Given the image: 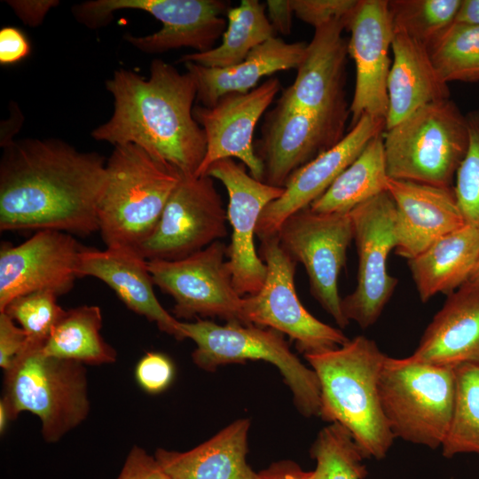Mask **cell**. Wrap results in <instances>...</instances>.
I'll return each instance as SVG.
<instances>
[{"label":"cell","mask_w":479,"mask_h":479,"mask_svg":"<svg viewBox=\"0 0 479 479\" xmlns=\"http://www.w3.org/2000/svg\"><path fill=\"white\" fill-rule=\"evenodd\" d=\"M0 162V230L98 232L106 161L57 138L11 140Z\"/></svg>","instance_id":"cell-1"},{"label":"cell","mask_w":479,"mask_h":479,"mask_svg":"<svg viewBox=\"0 0 479 479\" xmlns=\"http://www.w3.org/2000/svg\"><path fill=\"white\" fill-rule=\"evenodd\" d=\"M106 86L114 98V113L91 131L95 140L114 146L138 145L183 176H196L207 142L193 116L197 86L192 74H181L172 65L155 59L148 79L119 69Z\"/></svg>","instance_id":"cell-2"},{"label":"cell","mask_w":479,"mask_h":479,"mask_svg":"<svg viewBox=\"0 0 479 479\" xmlns=\"http://www.w3.org/2000/svg\"><path fill=\"white\" fill-rule=\"evenodd\" d=\"M304 357L319 381V417L343 426L365 459H384L395 439L380 397L387 356L374 341L358 335L339 348Z\"/></svg>","instance_id":"cell-3"},{"label":"cell","mask_w":479,"mask_h":479,"mask_svg":"<svg viewBox=\"0 0 479 479\" xmlns=\"http://www.w3.org/2000/svg\"><path fill=\"white\" fill-rule=\"evenodd\" d=\"M106 170L98 232L106 247L137 250L156 227L182 174L133 144L115 145Z\"/></svg>","instance_id":"cell-4"},{"label":"cell","mask_w":479,"mask_h":479,"mask_svg":"<svg viewBox=\"0 0 479 479\" xmlns=\"http://www.w3.org/2000/svg\"><path fill=\"white\" fill-rule=\"evenodd\" d=\"M44 344L28 341L4 372L2 397L12 420L22 412L36 415L48 443L60 440L90 412L84 365L45 355Z\"/></svg>","instance_id":"cell-5"},{"label":"cell","mask_w":479,"mask_h":479,"mask_svg":"<svg viewBox=\"0 0 479 479\" xmlns=\"http://www.w3.org/2000/svg\"><path fill=\"white\" fill-rule=\"evenodd\" d=\"M388 176L452 187L468 146L466 116L450 98L428 104L383 134Z\"/></svg>","instance_id":"cell-6"},{"label":"cell","mask_w":479,"mask_h":479,"mask_svg":"<svg viewBox=\"0 0 479 479\" xmlns=\"http://www.w3.org/2000/svg\"><path fill=\"white\" fill-rule=\"evenodd\" d=\"M185 337L196 344L192 361L212 372L217 366L263 360L275 365L289 387L297 410L305 417L319 416L320 386L312 368L290 349L284 334L269 327L240 322L218 325L208 319L181 322Z\"/></svg>","instance_id":"cell-7"},{"label":"cell","mask_w":479,"mask_h":479,"mask_svg":"<svg viewBox=\"0 0 479 479\" xmlns=\"http://www.w3.org/2000/svg\"><path fill=\"white\" fill-rule=\"evenodd\" d=\"M455 395L453 366L386 357L380 379L382 410L395 438L441 447Z\"/></svg>","instance_id":"cell-8"},{"label":"cell","mask_w":479,"mask_h":479,"mask_svg":"<svg viewBox=\"0 0 479 479\" xmlns=\"http://www.w3.org/2000/svg\"><path fill=\"white\" fill-rule=\"evenodd\" d=\"M224 0H92L72 8L75 18L90 28L110 22L116 11L131 9L150 13L162 23L157 32L145 35H126L124 39L145 53L190 47L196 52L213 49L223 35L231 9Z\"/></svg>","instance_id":"cell-9"},{"label":"cell","mask_w":479,"mask_h":479,"mask_svg":"<svg viewBox=\"0 0 479 479\" xmlns=\"http://www.w3.org/2000/svg\"><path fill=\"white\" fill-rule=\"evenodd\" d=\"M261 242L267 276L258 293L244 297L242 323L288 335L304 355L348 342L349 339L340 329L318 320L302 304L294 286L296 262L281 247L277 234Z\"/></svg>","instance_id":"cell-10"},{"label":"cell","mask_w":479,"mask_h":479,"mask_svg":"<svg viewBox=\"0 0 479 479\" xmlns=\"http://www.w3.org/2000/svg\"><path fill=\"white\" fill-rule=\"evenodd\" d=\"M227 247L217 240L181 259L147 260L153 284L175 302L177 319L219 318L242 323L244 297L233 285Z\"/></svg>","instance_id":"cell-11"},{"label":"cell","mask_w":479,"mask_h":479,"mask_svg":"<svg viewBox=\"0 0 479 479\" xmlns=\"http://www.w3.org/2000/svg\"><path fill=\"white\" fill-rule=\"evenodd\" d=\"M277 236L284 250L304 266L314 298L340 327H346L349 322L342 312L338 281L353 240L349 213L323 214L309 207L286 219Z\"/></svg>","instance_id":"cell-12"},{"label":"cell","mask_w":479,"mask_h":479,"mask_svg":"<svg viewBox=\"0 0 479 479\" xmlns=\"http://www.w3.org/2000/svg\"><path fill=\"white\" fill-rule=\"evenodd\" d=\"M357 255L355 290L342 299L344 317L361 328L373 326L380 318L397 285L387 271V258L396 247V207L384 192L349 212Z\"/></svg>","instance_id":"cell-13"},{"label":"cell","mask_w":479,"mask_h":479,"mask_svg":"<svg viewBox=\"0 0 479 479\" xmlns=\"http://www.w3.org/2000/svg\"><path fill=\"white\" fill-rule=\"evenodd\" d=\"M209 176H183L150 237L137 251L146 260H177L227 235V210Z\"/></svg>","instance_id":"cell-14"},{"label":"cell","mask_w":479,"mask_h":479,"mask_svg":"<svg viewBox=\"0 0 479 479\" xmlns=\"http://www.w3.org/2000/svg\"><path fill=\"white\" fill-rule=\"evenodd\" d=\"M205 175L219 180L228 192L226 210L232 239L227 263L233 285L242 297L255 294L267 276V266L255 246L257 224L263 209L282 195L284 188L254 178L243 163L232 158L214 162Z\"/></svg>","instance_id":"cell-15"},{"label":"cell","mask_w":479,"mask_h":479,"mask_svg":"<svg viewBox=\"0 0 479 479\" xmlns=\"http://www.w3.org/2000/svg\"><path fill=\"white\" fill-rule=\"evenodd\" d=\"M82 247L72 234L35 232L17 246L0 250V312L15 298L36 291L67 293L79 278L77 264Z\"/></svg>","instance_id":"cell-16"},{"label":"cell","mask_w":479,"mask_h":479,"mask_svg":"<svg viewBox=\"0 0 479 479\" xmlns=\"http://www.w3.org/2000/svg\"><path fill=\"white\" fill-rule=\"evenodd\" d=\"M280 90L279 78L271 77L247 93L225 94L212 106H194L193 116L207 142L197 177L204 176L219 160L236 158L254 178L263 181V165L255 153L253 136L260 117Z\"/></svg>","instance_id":"cell-17"},{"label":"cell","mask_w":479,"mask_h":479,"mask_svg":"<svg viewBox=\"0 0 479 479\" xmlns=\"http://www.w3.org/2000/svg\"><path fill=\"white\" fill-rule=\"evenodd\" d=\"M348 51L355 62L356 83L349 106L351 127L364 114L385 120L393 27L387 0H358L346 20Z\"/></svg>","instance_id":"cell-18"},{"label":"cell","mask_w":479,"mask_h":479,"mask_svg":"<svg viewBox=\"0 0 479 479\" xmlns=\"http://www.w3.org/2000/svg\"><path fill=\"white\" fill-rule=\"evenodd\" d=\"M344 29V20L315 28L294 82L282 90L279 98L342 130L348 115L343 86L349 51L348 42L342 36Z\"/></svg>","instance_id":"cell-19"},{"label":"cell","mask_w":479,"mask_h":479,"mask_svg":"<svg viewBox=\"0 0 479 479\" xmlns=\"http://www.w3.org/2000/svg\"><path fill=\"white\" fill-rule=\"evenodd\" d=\"M385 128V120L364 114L339 142L297 169L282 195L263 209L256 228L258 239L276 235L286 219L309 208Z\"/></svg>","instance_id":"cell-20"},{"label":"cell","mask_w":479,"mask_h":479,"mask_svg":"<svg viewBox=\"0 0 479 479\" xmlns=\"http://www.w3.org/2000/svg\"><path fill=\"white\" fill-rule=\"evenodd\" d=\"M343 137L342 129L278 99L255 149L263 165V182L284 188L297 169Z\"/></svg>","instance_id":"cell-21"},{"label":"cell","mask_w":479,"mask_h":479,"mask_svg":"<svg viewBox=\"0 0 479 479\" xmlns=\"http://www.w3.org/2000/svg\"><path fill=\"white\" fill-rule=\"evenodd\" d=\"M387 192L396 207L395 252L407 260L466 224L452 186L389 177Z\"/></svg>","instance_id":"cell-22"},{"label":"cell","mask_w":479,"mask_h":479,"mask_svg":"<svg viewBox=\"0 0 479 479\" xmlns=\"http://www.w3.org/2000/svg\"><path fill=\"white\" fill-rule=\"evenodd\" d=\"M77 274L78 277L90 276L102 280L130 310L155 322L161 331L177 340L186 339L181 321L169 313L156 298L148 262L136 249L82 247Z\"/></svg>","instance_id":"cell-23"},{"label":"cell","mask_w":479,"mask_h":479,"mask_svg":"<svg viewBox=\"0 0 479 479\" xmlns=\"http://www.w3.org/2000/svg\"><path fill=\"white\" fill-rule=\"evenodd\" d=\"M405 358L453 367L479 363V280L468 279L448 294L416 349Z\"/></svg>","instance_id":"cell-24"},{"label":"cell","mask_w":479,"mask_h":479,"mask_svg":"<svg viewBox=\"0 0 479 479\" xmlns=\"http://www.w3.org/2000/svg\"><path fill=\"white\" fill-rule=\"evenodd\" d=\"M249 419H238L187 452L158 448L154 457L169 479H255L247 461Z\"/></svg>","instance_id":"cell-25"},{"label":"cell","mask_w":479,"mask_h":479,"mask_svg":"<svg viewBox=\"0 0 479 479\" xmlns=\"http://www.w3.org/2000/svg\"><path fill=\"white\" fill-rule=\"evenodd\" d=\"M307 43H287L271 37L253 49L240 63L225 67L211 68L192 62L185 63L186 71L192 75L197 86V100L203 106H212L224 95L247 93L267 75L279 71L297 69Z\"/></svg>","instance_id":"cell-26"},{"label":"cell","mask_w":479,"mask_h":479,"mask_svg":"<svg viewBox=\"0 0 479 479\" xmlns=\"http://www.w3.org/2000/svg\"><path fill=\"white\" fill-rule=\"evenodd\" d=\"M394 32V31H393ZM393 62L388 78L389 130L417 109L448 99V83L436 70L427 47L401 32H394Z\"/></svg>","instance_id":"cell-27"},{"label":"cell","mask_w":479,"mask_h":479,"mask_svg":"<svg viewBox=\"0 0 479 479\" xmlns=\"http://www.w3.org/2000/svg\"><path fill=\"white\" fill-rule=\"evenodd\" d=\"M479 261V231L465 224L435 241L408 266L422 302L450 294L467 282Z\"/></svg>","instance_id":"cell-28"},{"label":"cell","mask_w":479,"mask_h":479,"mask_svg":"<svg viewBox=\"0 0 479 479\" xmlns=\"http://www.w3.org/2000/svg\"><path fill=\"white\" fill-rule=\"evenodd\" d=\"M388 178L381 133L367 144L310 208L323 214H348L360 204L387 192Z\"/></svg>","instance_id":"cell-29"},{"label":"cell","mask_w":479,"mask_h":479,"mask_svg":"<svg viewBox=\"0 0 479 479\" xmlns=\"http://www.w3.org/2000/svg\"><path fill=\"white\" fill-rule=\"evenodd\" d=\"M102 320L101 310L96 305L65 310L43 347V353L83 365L115 362L116 350L100 334Z\"/></svg>","instance_id":"cell-30"},{"label":"cell","mask_w":479,"mask_h":479,"mask_svg":"<svg viewBox=\"0 0 479 479\" xmlns=\"http://www.w3.org/2000/svg\"><path fill=\"white\" fill-rule=\"evenodd\" d=\"M258 0H242L227 12L222 43L204 52L182 56L178 62H192L211 68H225L243 61L256 46L274 37V30Z\"/></svg>","instance_id":"cell-31"},{"label":"cell","mask_w":479,"mask_h":479,"mask_svg":"<svg viewBox=\"0 0 479 479\" xmlns=\"http://www.w3.org/2000/svg\"><path fill=\"white\" fill-rule=\"evenodd\" d=\"M455 395L452 420L442 444L445 458L479 456V363L454 366Z\"/></svg>","instance_id":"cell-32"},{"label":"cell","mask_w":479,"mask_h":479,"mask_svg":"<svg viewBox=\"0 0 479 479\" xmlns=\"http://www.w3.org/2000/svg\"><path fill=\"white\" fill-rule=\"evenodd\" d=\"M427 49L446 83L479 81V26L453 22Z\"/></svg>","instance_id":"cell-33"},{"label":"cell","mask_w":479,"mask_h":479,"mask_svg":"<svg viewBox=\"0 0 479 479\" xmlns=\"http://www.w3.org/2000/svg\"><path fill=\"white\" fill-rule=\"evenodd\" d=\"M316 467L310 479H364L365 459L351 434L339 423L322 428L310 448Z\"/></svg>","instance_id":"cell-34"},{"label":"cell","mask_w":479,"mask_h":479,"mask_svg":"<svg viewBox=\"0 0 479 479\" xmlns=\"http://www.w3.org/2000/svg\"><path fill=\"white\" fill-rule=\"evenodd\" d=\"M461 0H392L389 11L393 31L428 45L456 18Z\"/></svg>","instance_id":"cell-35"},{"label":"cell","mask_w":479,"mask_h":479,"mask_svg":"<svg viewBox=\"0 0 479 479\" xmlns=\"http://www.w3.org/2000/svg\"><path fill=\"white\" fill-rule=\"evenodd\" d=\"M57 297L48 290L29 293L13 299L2 312L20 324L28 341L44 344L65 311L57 303Z\"/></svg>","instance_id":"cell-36"},{"label":"cell","mask_w":479,"mask_h":479,"mask_svg":"<svg viewBox=\"0 0 479 479\" xmlns=\"http://www.w3.org/2000/svg\"><path fill=\"white\" fill-rule=\"evenodd\" d=\"M468 146L453 187L466 224L479 231V109L467 116Z\"/></svg>","instance_id":"cell-37"},{"label":"cell","mask_w":479,"mask_h":479,"mask_svg":"<svg viewBox=\"0 0 479 479\" xmlns=\"http://www.w3.org/2000/svg\"><path fill=\"white\" fill-rule=\"evenodd\" d=\"M294 13L318 28L335 20H347L358 0H290Z\"/></svg>","instance_id":"cell-38"},{"label":"cell","mask_w":479,"mask_h":479,"mask_svg":"<svg viewBox=\"0 0 479 479\" xmlns=\"http://www.w3.org/2000/svg\"><path fill=\"white\" fill-rule=\"evenodd\" d=\"M175 375L171 359L158 352L146 353L137 364L135 377L138 385L149 394L167 389Z\"/></svg>","instance_id":"cell-39"},{"label":"cell","mask_w":479,"mask_h":479,"mask_svg":"<svg viewBox=\"0 0 479 479\" xmlns=\"http://www.w3.org/2000/svg\"><path fill=\"white\" fill-rule=\"evenodd\" d=\"M28 342L27 333L5 312H0V366L5 372Z\"/></svg>","instance_id":"cell-40"},{"label":"cell","mask_w":479,"mask_h":479,"mask_svg":"<svg viewBox=\"0 0 479 479\" xmlns=\"http://www.w3.org/2000/svg\"><path fill=\"white\" fill-rule=\"evenodd\" d=\"M117 479H169L155 457L134 445L130 451Z\"/></svg>","instance_id":"cell-41"},{"label":"cell","mask_w":479,"mask_h":479,"mask_svg":"<svg viewBox=\"0 0 479 479\" xmlns=\"http://www.w3.org/2000/svg\"><path fill=\"white\" fill-rule=\"evenodd\" d=\"M30 43L25 34L15 27L0 30V63L11 65L20 61L30 53Z\"/></svg>","instance_id":"cell-42"},{"label":"cell","mask_w":479,"mask_h":479,"mask_svg":"<svg viewBox=\"0 0 479 479\" xmlns=\"http://www.w3.org/2000/svg\"><path fill=\"white\" fill-rule=\"evenodd\" d=\"M5 3L29 27L39 26L49 11L59 4L57 0H9Z\"/></svg>","instance_id":"cell-43"},{"label":"cell","mask_w":479,"mask_h":479,"mask_svg":"<svg viewBox=\"0 0 479 479\" xmlns=\"http://www.w3.org/2000/svg\"><path fill=\"white\" fill-rule=\"evenodd\" d=\"M265 6L269 21L274 32L283 35H289L294 13L290 0H268Z\"/></svg>","instance_id":"cell-44"},{"label":"cell","mask_w":479,"mask_h":479,"mask_svg":"<svg viewBox=\"0 0 479 479\" xmlns=\"http://www.w3.org/2000/svg\"><path fill=\"white\" fill-rule=\"evenodd\" d=\"M255 479H310V471H304L293 460H279L257 473Z\"/></svg>","instance_id":"cell-45"},{"label":"cell","mask_w":479,"mask_h":479,"mask_svg":"<svg viewBox=\"0 0 479 479\" xmlns=\"http://www.w3.org/2000/svg\"><path fill=\"white\" fill-rule=\"evenodd\" d=\"M454 22L479 26V0H461Z\"/></svg>","instance_id":"cell-46"},{"label":"cell","mask_w":479,"mask_h":479,"mask_svg":"<svg viewBox=\"0 0 479 479\" xmlns=\"http://www.w3.org/2000/svg\"><path fill=\"white\" fill-rule=\"evenodd\" d=\"M12 420L11 413L9 408L4 399L0 401V433L4 434L5 432L8 422Z\"/></svg>","instance_id":"cell-47"},{"label":"cell","mask_w":479,"mask_h":479,"mask_svg":"<svg viewBox=\"0 0 479 479\" xmlns=\"http://www.w3.org/2000/svg\"><path fill=\"white\" fill-rule=\"evenodd\" d=\"M469 279L479 280V261L475 265V269L473 270Z\"/></svg>","instance_id":"cell-48"}]
</instances>
